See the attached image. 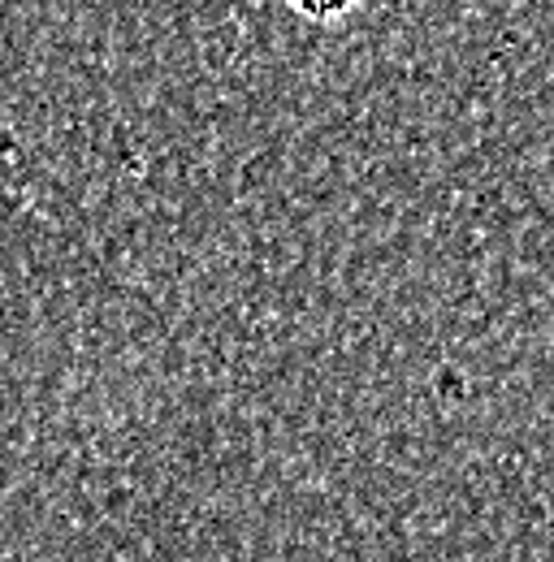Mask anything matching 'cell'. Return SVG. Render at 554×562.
<instances>
[{
    "mask_svg": "<svg viewBox=\"0 0 554 562\" xmlns=\"http://www.w3.org/2000/svg\"><path fill=\"white\" fill-rule=\"evenodd\" d=\"M295 18H303V22H312V26H339L346 22L364 0H281Z\"/></svg>",
    "mask_w": 554,
    "mask_h": 562,
    "instance_id": "1",
    "label": "cell"
}]
</instances>
